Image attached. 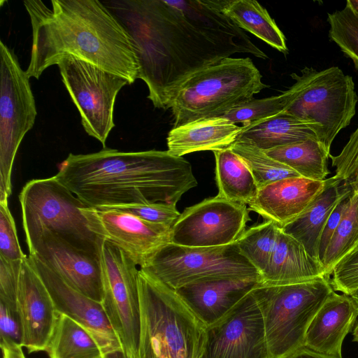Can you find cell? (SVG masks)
I'll use <instances>...</instances> for the list:
<instances>
[{
	"instance_id": "1",
	"label": "cell",
	"mask_w": 358,
	"mask_h": 358,
	"mask_svg": "<svg viewBox=\"0 0 358 358\" xmlns=\"http://www.w3.org/2000/svg\"><path fill=\"white\" fill-rule=\"evenodd\" d=\"M127 32L138 78L155 108L167 110L198 71L236 53L266 55L220 10L221 0L102 1Z\"/></svg>"
},
{
	"instance_id": "2",
	"label": "cell",
	"mask_w": 358,
	"mask_h": 358,
	"mask_svg": "<svg viewBox=\"0 0 358 358\" xmlns=\"http://www.w3.org/2000/svg\"><path fill=\"white\" fill-rule=\"evenodd\" d=\"M26 0L32 42L26 72L39 79L48 67L71 56L117 75L133 84L138 67L126 30L98 0Z\"/></svg>"
},
{
	"instance_id": "3",
	"label": "cell",
	"mask_w": 358,
	"mask_h": 358,
	"mask_svg": "<svg viewBox=\"0 0 358 358\" xmlns=\"http://www.w3.org/2000/svg\"><path fill=\"white\" fill-rule=\"evenodd\" d=\"M56 178L92 208L165 203L176 205L195 187L192 165L168 150H101L69 156Z\"/></svg>"
},
{
	"instance_id": "4",
	"label": "cell",
	"mask_w": 358,
	"mask_h": 358,
	"mask_svg": "<svg viewBox=\"0 0 358 358\" xmlns=\"http://www.w3.org/2000/svg\"><path fill=\"white\" fill-rule=\"evenodd\" d=\"M141 335L136 358H201L206 327L176 290L139 268Z\"/></svg>"
},
{
	"instance_id": "5",
	"label": "cell",
	"mask_w": 358,
	"mask_h": 358,
	"mask_svg": "<svg viewBox=\"0 0 358 358\" xmlns=\"http://www.w3.org/2000/svg\"><path fill=\"white\" fill-rule=\"evenodd\" d=\"M262 78L250 57L225 58L198 71L180 85L171 103L173 128L222 117L268 87Z\"/></svg>"
},
{
	"instance_id": "6",
	"label": "cell",
	"mask_w": 358,
	"mask_h": 358,
	"mask_svg": "<svg viewBox=\"0 0 358 358\" xmlns=\"http://www.w3.org/2000/svg\"><path fill=\"white\" fill-rule=\"evenodd\" d=\"M334 291L329 277L261 285L252 291L262 314L268 358H287L304 347L312 320Z\"/></svg>"
},
{
	"instance_id": "7",
	"label": "cell",
	"mask_w": 358,
	"mask_h": 358,
	"mask_svg": "<svg viewBox=\"0 0 358 358\" xmlns=\"http://www.w3.org/2000/svg\"><path fill=\"white\" fill-rule=\"evenodd\" d=\"M19 201L29 254L43 231H50L99 256L101 239L90 229L82 213L87 206L55 176L28 181L19 194Z\"/></svg>"
},
{
	"instance_id": "8",
	"label": "cell",
	"mask_w": 358,
	"mask_h": 358,
	"mask_svg": "<svg viewBox=\"0 0 358 358\" xmlns=\"http://www.w3.org/2000/svg\"><path fill=\"white\" fill-rule=\"evenodd\" d=\"M295 83L287 90L289 101L284 112L322 127L320 142L330 154L338 134L348 127L358 101L352 78L338 66L317 71L305 67L293 73Z\"/></svg>"
},
{
	"instance_id": "9",
	"label": "cell",
	"mask_w": 358,
	"mask_h": 358,
	"mask_svg": "<svg viewBox=\"0 0 358 358\" xmlns=\"http://www.w3.org/2000/svg\"><path fill=\"white\" fill-rule=\"evenodd\" d=\"M0 62V201H3L11 194L15 156L24 136L34 125L37 110L30 78L2 41Z\"/></svg>"
},
{
	"instance_id": "10",
	"label": "cell",
	"mask_w": 358,
	"mask_h": 358,
	"mask_svg": "<svg viewBox=\"0 0 358 358\" xmlns=\"http://www.w3.org/2000/svg\"><path fill=\"white\" fill-rule=\"evenodd\" d=\"M102 305L124 358H136L141 335L139 269L120 248L105 240L99 248Z\"/></svg>"
},
{
	"instance_id": "11",
	"label": "cell",
	"mask_w": 358,
	"mask_h": 358,
	"mask_svg": "<svg viewBox=\"0 0 358 358\" xmlns=\"http://www.w3.org/2000/svg\"><path fill=\"white\" fill-rule=\"evenodd\" d=\"M143 269L175 290L214 279L260 276L241 253L237 241L210 248H189L169 243Z\"/></svg>"
},
{
	"instance_id": "12",
	"label": "cell",
	"mask_w": 358,
	"mask_h": 358,
	"mask_svg": "<svg viewBox=\"0 0 358 358\" xmlns=\"http://www.w3.org/2000/svg\"><path fill=\"white\" fill-rule=\"evenodd\" d=\"M57 66L62 80L76 106L85 132L106 147L115 127L114 106L121 89L129 83L124 78L90 63L69 56Z\"/></svg>"
},
{
	"instance_id": "13",
	"label": "cell",
	"mask_w": 358,
	"mask_h": 358,
	"mask_svg": "<svg viewBox=\"0 0 358 358\" xmlns=\"http://www.w3.org/2000/svg\"><path fill=\"white\" fill-rule=\"evenodd\" d=\"M250 220L246 205L220 195L185 208L171 228L170 243L189 248H210L236 243Z\"/></svg>"
},
{
	"instance_id": "14",
	"label": "cell",
	"mask_w": 358,
	"mask_h": 358,
	"mask_svg": "<svg viewBox=\"0 0 358 358\" xmlns=\"http://www.w3.org/2000/svg\"><path fill=\"white\" fill-rule=\"evenodd\" d=\"M90 229L100 239L123 250L140 268L170 243L171 228L151 223L119 210L85 206L82 208Z\"/></svg>"
},
{
	"instance_id": "15",
	"label": "cell",
	"mask_w": 358,
	"mask_h": 358,
	"mask_svg": "<svg viewBox=\"0 0 358 358\" xmlns=\"http://www.w3.org/2000/svg\"><path fill=\"white\" fill-rule=\"evenodd\" d=\"M252 291L220 321L206 327L201 358H268L262 314Z\"/></svg>"
},
{
	"instance_id": "16",
	"label": "cell",
	"mask_w": 358,
	"mask_h": 358,
	"mask_svg": "<svg viewBox=\"0 0 358 358\" xmlns=\"http://www.w3.org/2000/svg\"><path fill=\"white\" fill-rule=\"evenodd\" d=\"M28 257L48 289L57 311L68 315L90 331L104 355L122 353L120 341L102 303L69 285L34 255H29Z\"/></svg>"
},
{
	"instance_id": "17",
	"label": "cell",
	"mask_w": 358,
	"mask_h": 358,
	"mask_svg": "<svg viewBox=\"0 0 358 358\" xmlns=\"http://www.w3.org/2000/svg\"><path fill=\"white\" fill-rule=\"evenodd\" d=\"M34 255L69 285L101 303L103 287L99 256L81 250L58 234L45 231L38 241Z\"/></svg>"
},
{
	"instance_id": "18",
	"label": "cell",
	"mask_w": 358,
	"mask_h": 358,
	"mask_svg": "<svg viewBox=\"0 0 358 358\" xmlns=\"http://www.w3.org/2000/svg\"><path fill=\"white\" fill-rule=\"evenodd\" d=\"M16 305L22 327V348L29 353L46 351L58 312L28 257L22 264Z\"/></svg>"
},
{
	"instance_id": "19",
	"label": "cell",
	"mask_w": 358,
	"mask_h": 358,
	"mask_svg": "<svg viewBox=\"0 0 358 358\" xmlns=\"http://www.w3.org/2000/svg\"><path fill=\"white\" fill-rule=\"evenodd\" d=\"M261 285L260 276L227 278L189 284L176 292L189 310L208 327L223 318Z\"/></svg>"
},
{
	"instance_id": "20",
	"label": "cell",
	"mask_w": 358,
	"mask_h": 358,
	"mask_svg": "<svg viewBox=\"0 0 358 358\" xmlns=\"http://www.w3.org/2000/svg\"><path fill=\"white\" fill-rule=\"evenodd\" d=\"M326 185L301 176L279 180L259 189L251 210L282 228L301 215Z\"/></svg>"
},
{
	"instance_id": "21",
	"label": "cell",
	"mask_w": 358,
	"mask_h": 358,
	"mask_svg": "<svg viewBox=\"0 0 358 358\" xmlns=\"http://www.w3.org/2000/svg\"><path fill=\"white\" fill-rule=\"evenodd\" d=\"M357 316V310L350 296L334 291L312 320L303 348L323 355L342 358L343 341L354 327Z\"/></svg>"
},
{
	"instance_id": "22",
	"label": "cell",
	"mask_w": 358,
	"mask_h": 358,
	"mask_svg": "<svg viewBox=\"0 0 358 358\" xmlns=\"http://www.w3.org/2000/svg\"><path fill=\"white\" fill-rule=\"evenodd\" d=\"M260 276L262 285H266L294 284L329 277L322 263L281 228L268 266Z\"/></svg>"
},
{
	"instance_id": "23",
	"label": "cell",
	"mask_w": 358,
	"mask_h": 358,
	"mask_svg": "<svg viewBox=\"0 0 358 358\" xmlns=\"http://www.w3.org/2000/svg\"><path fill=\"white\" fill-rule=\"evenodd\" d=\"M352 191L349 183L334 176L327 178L324 189L306 210L281 229L299 241L310 256L320 261L319 241L326 222L339 201Z\"/></svg>"
},
{
	"instance_id": "24",
	"label": "cell",
	"mask_w": 358,
	"mask_h": 358,
	"mask_svg": "<svg viewBox=\"0 0 358 358\" xmlns=\"http://www.w3.org/2000/svg\"><path fill=\"white\" fill-rule=\"evenodd\" d=\"M241 127L224 117L204 118L173 128L168 134V152L176 157L195 152H213L230 147Z\"/></svg>"
},
{
	"instance_id": "25",
	"label": "cell",
	"mask_w": 358,
	"mask_h": 358,
	"mask_svg": "<svg viewBox=\"0 0 358 358\" xmlns=\"http://www.w3.org/2000/svg\"><path fill=\"white\" fill-rule=\"evenodd\" d=\"M322 127L286 112L243 124L236 141L266 151L306 140L320 141ZM235 141V142H236Z\"/></svg>"
},
{
	"instance_id": "26",
	"label": "cell",
	"mask_w": 358,
	"mask_h": 358,
	"mask_svg": "<svg viewBox=\"0 0 358 358\" xmlns=\"http://www.w3.org/2000/svg\"><path fill=\"white\" fill-rule=\"evenodd\" d=\"M213 153L218 195L243 205L251 203L259 187L247 164L230 147Z\"/></svg>"
},
{
	"instance_id": "27",
	"label": "cell",
	"mask_w": 358,
	"mask_h": 358,
	"mask_svg": "<svg viewBox=\"0 0 358 358\" xmlns=\"http://www.w3.org/2000/svg\"><path fill=\"white\" fill-rule=\"evenodd\" d=\"M222 13L242 30L247 31L287 55L286 38L267 10L255 0H221Z\"/></svg>"
},
{
	"instance_id": "28",
	"label": "cell",
	"mask_w": 358,
	"mask_h": 358,
	"mask_svg": "<svg viewBox=\"0 0 358 358\" xmlns=\"http://www.w3.org/2000/svg\"><path fill=\"white\" fill-rule=\"evenodd\" d=\"M50 358H103L93 334L66 315L59 313L46 351Z\"/></svg>"
},
{
	"instance_id": "29",
	"label": "cell",
	"mask_w": 358,
	"mask_h": 358,
	"mask_svg": "<svg viewBox=\"0 0 358 358\" xmlns=\"http://www.w3.org/2000/svg\"><path fill=\"white\" fill-rule=\"evenodd\" d=\"M265 152L308 179L323 181L330 173L328 159L331 154L317 140H306Z\"/></svg>"
},
{
	"instance_id": "30",
	"label": "cell",
	"mask_w": 358,
	"mask_h": 358,
	"mask_svg": "<svg viewBox=\"0 0 358 358\" xmlns=\"http://www.w3.org/2000/svg\"><path fill=\"white\" fill-rule=\"evenodd\" d=\"M358 248V191L352 189L349 204L327 248L322 264L330 276L338 262Z\"/></svg>"
},
{
	"instance_id": "31",
	"label": "cell",
	"mask_w": 358,
	"mask_h": 358,
	"mask_svg": "<svg viewBox=\"0 0 358 358\" xmlns=\"http://www.w3.org/2000/svg\"><path fill=\"white\" fill-rule=\"evenodd\" d=\"M230 148L247 164L259 189L279 180L301 176L292 169L255 145L236 141Z\"/></svg>"
},
{
	"instance_id": "32",
	"label": "cell",
	"mask_w": 358,
	"mask_h": 358,
	"mask_svg": "<svg viewBox=\"0 0 358 358\" xmlns=\"http://www.w3.org/2000/svg\"><path fill=\"white\" fill-rule=\"evenodd\" d=\"M279 228L273 222L265 220L245 230L237 241L241 253L260 275L269 262Z\"/></svg>"
},
{
	"instance_id": "33",
	"label": "cell",
	"mask_w": 358,
	"mask_h": 358,
	"mask_svg": "<svg viewBox=\"0 0 358 358\" xmlns=\"http://www.w3.org/2000/svg\"><path fill=\"white\" fill-rule=\"evenodd\" d=\"M329 36L358 69V15L348 6L328 13Z\"/></svg>"
},
{
	"instance_id": "34",
	"label": "cell",
	"mask_w": 358,
	"mask_h": 358,
	"mask_svg": "<svg viewBox=\"0 0 358 358\" xmlns=\"http://www.w3.org/2000/svg\"><path fill=\"white\" fill-rule=\"evenodd\" d=\"M289 101L286 90L279 95L264 99H253L230 110L222 117L233 123L243 124L270 117L284 112Z\"/></svg>"
},
{
	"instance_id": "35",
	"label": "cell",
	"mask_w": 358,
	"mask_h": 358,
	"mask_svg": "<svg viewBox=\"0 0 358 358\" xmlns=\"http://www.w3.org/2000/svg\"><path fill=\"white\" fill-rule=\"evenodd\" d=\"M331 165L335 168V178L349 183L352 189L358 187V127L341 152L329 155Z\"/></svg>"
},
{
	"instance_id": "36",
	"label": "cell",
	"mask_w": 358,
	"mask_h": 358,
	"mask_svg": "<svg viewBox=\"0 0 358 358\" xmlns=\"http://www.w3.org/2000/svg\"><path fill=\"white\" fill-rule=\"evenodd\" d=\"M101 208L122 210L136 215L149 222L162 224L171 228H172L181 214L177 210L176 205L161 202L104 207Z\"/></svg>"
},
{
	"instance_id": "37",
	"label": "cell",
	"mask_w": 358,
	"mask_h": 358,
	"mask_svg": "<svg viewBox=\"0 0 358 358\" xmlns=\"http://www.w3.org/2000/svg\"><path fill=\"white\" fill-rule=\"evenodd\" d=\"M0 256L10 261H22L27 257L20 245L8 201H0Z\"/></svg>"
},
{
	"instance_id": "38",
	"label": "cell",
	"mask_w": 358,
	"mask_h": 358,
	"mask_svg": "<svg viewBox=\"0 0 358 358\" xmlns=\"http://www.w3.org/2000/svg\"><path fill=\"white\" fill-rule=\"evenodd\" d=\"M0 337L1 346H22V327L16 303L3 297H0Z\"/></svg>"
},
{
	"instance_id": "39",
	"label": "cell",
	"mask_w": 358,
	"mask_h": 358,
	"mask_svg": "<svg viewBox=\"0 0 358 358\" xmlns=\"http://www.w3.org/2000/svg\"><path fill=\"white\" fill-rule=\"evenodd\" d=\"M331 275L334 291L350 295L358 289V248L338 262Z\"/></svg>"
},
{
	"instance_id": "40",
	"label": "cell",
	"mask_w": 358,
	"mask_h": 358,
	"mask_svg": "<svg viewBox=\"0 0 358 358\" xmlns=\"http://www.w3.org/2000/svg\"><path fill=\"white\" fill-rule=\"evenodd\" d=\"M22 261H10L0 256V297L16 303Z\"/></svg>"
},
{
	"instance_id": "41",
	"label": "cell",
	"mask_w": 358,
	"mask_h": 358,
	"mask_svg": "<svg viewBox=\"0 0 358 358\" xmlns=\"http://www.w3.org/2000/svg\"><path fill=\"white\" fill-rule=\"evenodd\" d=\"M350 194L345 196L339 201V203L331 213L322 230L320 238L318 247V257L321 263L324 258L327 248L349 204Z\"/></svg>"
},
{
	"instance_id": "42",
	"label": "cell",
	"mask_w": 358,
	"mask_h": 358,
	"mask_svg": "<svg viewBox=\"0 0 358 358\" xmlns=\"http://www.w3.org/2000/svg\"><path fill=\"white\" fill-rule=\"evenodd\" d=\"M3 358H26L22 346H1Z\"/></svg>"
},
{
	"instance_id": "43",
	"label": "cell",
	"mask_w": 358,
	"mask_h": 358,
	"mask_svg": "<svg viewBox=\"0 0 358 358\" xmlns=\"http://www.w3.org/2000/svg\"><path fill=\"white\" fill-rule=\"evenodd\" d=\"M287 358H336L334 357L323 355L302 348Z\"/></svg>"
},
{
	"instance_id": "44",
	"label": "cell",
	"mask_w": 358,
	"mask_h": 358,
	"mask_svg": "<svg viewBox=\"0 0 358 358\" xmlns=\"http://www.w3.org/2000/svg\"><path fill=\"white\" fill-rule=\"evenodd\" d=\"M346 4L358 15V0H348Z\"/></svg>"
},
{
	"instance_id": "45",
	"label": "cell",
	"mask_w": 358,
	"mask_h": 358,
	"mask_svg": "<svg viewBox=\"0 0 358 358\" xmlns=\"http://www.w3.org/2000/svg\"><path fill=\"white\" fill-rule=\"evenodd\" d=\"M351 298L353 303L355 304L357 312H358V289L352 292L350 295H349Z\"/></svg>"
},
{
	"instance_id": "46",
	"label": "cell",
	"mask_w": 358,
	"mask_h": 358,
	"mask_svg": "<svg viewBox=\"0 0 358 358\" xmlns=\"http://www.w3.org/2000/svg\"><path fill=\"white\" fill-rule=\"evenodd\" d=\"M352 341L358 343V322L355 324L352 329Z\"/></svg>"
},
{
	"instance_id": "47",
	"label": "cell",
	"mask_w": 358,
	"mask_h": 358,
	"mask_svg": "<svg viewBox=\"0 0 358 358\" xmlns=\"http://www.w3.org/2000/svg\"><path fill=\"white\" fill-rule=\"evenodd\" d=\"M103 358H124L122 352L105 355Z\"/></svg>"
},
{
	"instance_id": "48",
	"label": "cell",
	"mask_w": 358,
	"mask_h": 358,
	"mask_svg": "<svg viewBox=\"0 0 358 358\" xmlns=\"http://www.w3.org/2000/svg\"><path fill=\"white\" fill-rule=\"evenodd\" d=\"M354 190L358 191V187H357V189H354Z\"/></svg>"
}]
</instances>
